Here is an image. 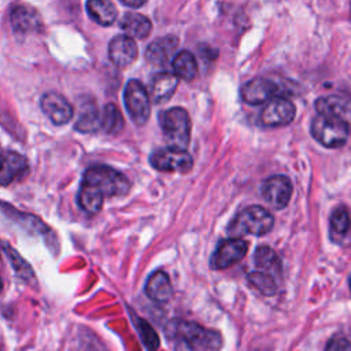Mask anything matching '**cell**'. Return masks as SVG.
Masks as SVG:
<instances>
[{
    "mask_svg": "<svg viewBox=\"0 0 351 351\" xmlns=\"http://www.w3.org/2000/svg\"><path fill=\"white\" fill-rule=\"evenodd\" d=\"M165 333L173 340H188L197 351H219L221 336L218 332L206 329L196 322L173 319L165 326Z\"/></svg>",
    "mask_w": 351,
    "mask_h": 351,
    "instance_id": "1",
    "label": "cell"
},
{
    "mask_svg": "<svg viewBox=\"0 0 351 351\" xmlns=\"http://www.w3.org/2000/svg\"><path fill=\"white\" fill-rule=\"evenodd\" d=\"M82 185H88L104 197L123 196L130 191V182L125 174L106 165H95L89 167L81 181Z\"/></svg>",
    "mask_w": 351,
    "mask_h": 351,
    "instance_id": "2",
    "label": "cell"
},
{
    "mask_svg": "<svg viewBox=\"0 0 351 351\" xmlns=\"http://www.w3.org/2000/svg\"><path fill=\"white\" fill-rule=\"evenodd\" d=\"M273 215L261 206H250L243 208L228 226V233L236 239L244 234L263 236L273 229Z\"/></svg>",
    "mask_w": 351,
    "mask_h": 351,
    "instance_id": "3",
    "label": "cell"
},
{
    "mask_svg": "<svg viewBox=\"0 0 351 351\" xmlns=\"http://www.w3.org/2000/svg\"><path fill=\"white\" fill-rule=\"evenodd\" d=\"M159 123L167 147L185 151L191 141V119L181 107H173L159 115Z\"/></svg>",
    "mask_w": 351,
    "mask_h": 351,
    "instance_id": "4",
    "label": "cell"
},
{
    "mask_svg": "<svg viewBox=\"0 0 351 351\" xmlns=\"http://www.w3.org/2000/svg\"><path fill=\"white\" fill-rule=\"evenodd\" d=\"M311 136L326 148H339L347 143L348 123L339 118L317 115L311 121Z\"/></svg>",
    "mask_w": 351,
    "mask_h": 351,
    "instance_id": "5",
    "label": "cell"
},
{
    "mask_svg": "<svg viewBox=\"0 0 351 351\" xmlns=\"http://www.w3.org/2000/svg\"><path fill=\"white\" fill-rule=\"evenodd\" d=\"M123 103L130 119L136 125H144L151 112V99L145 86L138 80L128 81L123 90Z\"/></svg>",
    "mask_w": 351,
    "mask_h": 351,
    "instance_id": "6",
    "label": "cell"
},
{
    "mask_svg": "<svg viewBox=\"0 0 351 351\" xmlns=\"http://www.w3.org/2000/svg\"><path fill=\"white\" fill-rule=\"evenodd\" d=\"M149 163L154 169L167 173H188L193 167V159L186 151L171 147L154 151L149 156Z\"/></svg>",
    "mask_w": 351,
    "mask_h": 351,
    "instance_id": "7",
    "label": "cell"
},
{
    "mask_svg": "<svg viewBox=\"0 0 351 351\" xmlns=\"http://www.w3.org/2000/svg\"><path fill=\"white\" fill-rule=\"evenodd\" d=\"M248 244L241 239H226L219 241L214 254L210 259V266L214 270H222L230 267L232 265L237 263L244 258L247 254Z\"/></svg>",
    "mask_w": 351,
    "mask_h": 351,
    "instance_id": "8",
    "label": "cell"
},
{
    "mask_svg": "<svg viewBox=\"0 0 351 351\" xmlns=\"http://www.w3.org/2000/svg\"><path fill=\"white\" fill-rule=\"evenodd\" d=\"M296 114L295 104L282 97L271 99L261 112V122L267 128H278L288 125L293 121Z\"/></svg>",
    "mask_w": 351,
    "mask_h": 351,
    "instance_id": "9",
    "label": "cell"
},
{
    "mask_svg": "<svg viewBox=\"0 0 351 351\" xmlns=\"http://www.w3.org/2000/svg\"><path fill=\"white\" fill-rule=\"evenodd\" d=\"M291 195L292 184L285 176H273L262 184V196L271 208H285L291 200Z\"/></svg>",
    "mask_w": 351,
    "mask_h": 351,
    "instance_id": "10",
    "label": "cell"
},
{
    "mask_svg": "<svg viewBox=\"0 0 351 351\" xmlns=\"http://www.w3.org/2000/svg\"><path fill=\"white\" fill-rule=\"evenodd\" d=\"M41 110L52 121V123L60 126L71 121L74 115L73 106L69 100L58 92H47L41 97Z\"/></svg>",
    "mask_w": 351,
    "mask_h": 351,
    "instance_id": "11",
    "label": "cell"
},
{
    "mask_svg": "<svg viewBox=\"0 0 351 351\" xmlns=\"http://www.w3.org/2000/svg\"><path fill=\"white\" fill-rule=\"evenodd\" d=\"M137 55H138V49L133 38L125 34H119L110 41L108 56H110V60L117 67L130 66L136 60Z\"/></svg>",
    "mask_w": 351,
    "mask_h": 351,
    "instance_id": "12",
    "label": "cell"
},
{
    "mask_svg": "<svg viewBox=\"0 0 351 351\" xmlns=\"http://www.w3.org/2000/svg\"><path fill=\"white\" fill-rule=\"evenodd\" d=\"M277 93V85L267 78H254L243 85L241 97L251 106H259L270 101Z\"/></svg>",
    "mask_w": 351,
    "mask_h": 351,
    "instance_id": "13",
    "label": "cell"
},
{
    "mask_svg": "<svg viewBox=\"0 0 351 351\" xmlns=\"http://www.w3.org/2000/svg\"><path fill=\"white\" fill-rule=\"evenodd\" d=\"M27 171V160L25 156L5 151L0 152V185L5 186L18 178H22Z\"/></svg>",
    "mask_w": 351,
    "mask_h": 351,
    "instance_id": "14",
    "label": "cell"
},
{
    "mask_svg": "<svg viewBox=\"0 0 351 351\" xmlns=\"http://www.w3.org/2000/svg\"><path fill=\"white\" fill-rule=\"evenodd\" d=\"M318 115H328L339 118L346 123L351 122V99L339 95H329L319 97L315 101Z\"/></svg>",
    "mask_w": 351,
    "mask_h": 351,
    "instance_id": "15",
    "label": "cell"
},
{
    "mask_svg": "<svg viewBox=\"0 0 351 351\" xmlns=\"http://www.w3.org/2000/svg\"><path fill=\"white\" fill-rule=\"evenodd\" d=\"M11 26L18 34H30L41 29V18L34 8L18 4L11 10Z\"/></svg>",
    "mask_w": 351,
    "mask_h": 351,
    "instance_id": "16",
    "label": "cell"
},
{
    "mask_svg": "<svg viewBox=\"0 0 351 351\" xmlns=\"http://www.w3.org/2000/svg\"><path fill=\"white\" fill-rule=\"evenodd\" d=\"M178 47V38L176 36H165L154 40L147 51L145 58L151 64L165 66L173 60V55Z\"/></svg>",
    "mask_w": 351,
    "mask_h": 351,
    "instance_id": "17",
    "label": "cell"
},
{
    "mask_svg": "<svg viewBox=\"0 0 351 351\" xmlns=\"http://www.w3.org/2000/svg\"><path fill=\"white\" fill-rule=\"evenodd\" d=\"M177 85H178V78L176 77L174 73L163 71V73L155 74L154 78L151 80V85H149L151 99L155 103L167 101L176 92Z\"/></svg>",
    "mask_w": 351,
    "mask_h": 351,
    "instance_id": "18",
    "label": "cell"
},
{
    "mask_svg": "<svg viewBox=\"0 0 351 351\" xmlns=\"http://www.w3.org/2000/svg\"><path fill=\"white\" fill-rule=\"evenodd\" d=\"M119 27L130 38H145L151 33L152 25L145 15L129 11L121 18Z\"/></svg>",
    "mask_w": 351,
    "mask_h": 351,
    "instance_id": "19",
    "label": "cell"
},
{
    "mask_svg": "<svg viewBox=\"0 0 351 351\" xmlns=\"http://www.w3.org/2000/svg\"><path fill=\"white\" fill-rule=\"evenodd\" d=\"M145 293L149 299L165 303L173 295V288L169 276L165 271H155L152 273L145 284Z\"/></svg>",
    "mask_w": 351,
    "mask_h": 351,
    "instance_id": "20",
    "label": "cell"
},
{
    "mask_svg": "<svg viewBox=\"0 0 351 351\" xmlns=\"http://www.w3.org/2000/svg\"><path fill=\"white\" fill-rule=\"evenodd\" d=\"M88 15L101 26H110L118 16V10L114 3L107 0H90L86 3Z\"/></svg>",
    "mask_w": 351,
    "mask_h": 351,
    "instance_id": "21",
    "label": "cell"
},
{
    "mask_svg": "<svg viewBox=\"0 0 351 351\" xmlns=\"http://www.w3.org/2000/svg\"><path fill=\"white\" fill-rule=\"evenodd\" d=\"M171 66L177 78L191 81L197 75V63L195 56L189 51L178 52L173 58Z\"/></svg>",
    "mask_w": 351,
    "mask_h": 351,
    "instance_id": "22",
    "label": "cell"
},
{
    "mask_svg": "<svg viewBox=\"0 0 351 351\" xmlns=\"http://www.w3.org/2000/svg\"><path fill=\"white\" fill-rule=\"evenodd\" d=\"M123 128V118L121 111L114 103H108L104 106L100 112V129L108 134H115L121 132Z\"/></svg>",
    "mask_w": 351,
    "mask_h": 351,
    "instance_id": "23",
    "label": "cell"
},
{
    "mask_svg": "<svg viewBox=\"0 0 351 351\" xmlns=\"http://www.w3.org/2000/svg\"><path fill=\"white\" fill-rule=\"evenodd\" d=\"M351 228V218H350V213L346 207H339L336 208L332 215H330V221H329V230H330V236L333 240H341L344 239Z\"/></svg>",
    "mask_w": 351,
    "mask_h": 351,
    "instance_id": "24",
    "label": "cell"
},
{
    "mask_svg": "<svg viewBox=\"0 0 351 351\" xmlns=\"http://www.w3.org/2000/svg\"><path fill=\"white\" fill-rule=\"evenodd\" d=\"M77 200H78V206L85 213L96 214V213L100 211V208L103 206L104 196L100 192H97L96 189H93V188H90L88 185H82L81 184Z\"/></svg>",
    "mask_w": 351,
    "mask_h": 351,
    "instance_id": "25",
    "label": "cell"
},
{
    "mask_svg": "<svg viewBox=\"0 0 351 351\" xmlns=\"http://www.w3.org/2000/svg\"><path fill=\"white\" fill-rule=\"evenodd\" d=\"M254 261H255V265L258 267H261L262 271H265L267 274L273 276V273H280L278 256L276 255V252L271 248H269L266 245L258 247L255 250Z\"/></svg>",
    "mask_w": 351,
    "mask_h": 351,
    "instance_id": "26",
    "label": "cell"
},
{
    "mask_svg": "<svg viewBox=\"0 0 351 351\" xmlns=\"http://www.w3.org/2000/svg\"><path fill=\"white\" fill-rule=\"evenodd\" d=\"M75 129L81 133H90L100 129V112L95 104H88L81 110L75 122Z\"/></svg>",
    "mask_w": 351,
    "mask_h": 351,
    "instance_id": "27",
    "label": "cell"
},
{
    "mask_svg": "<svg viewBox=\"0 0 351 351\" xmlns=\"http://www.w3.org/2000/svg\"><path fill=\"white\" fill-rule=\"evenodd\" d=\"M248 281L254 285L261 293L266 296H271L277 292V284L271 274L265 271H252L248 274Z\"/></svg>",
    "mask_w": 351,
    "mask_h": 351,
    "instance_id": "28",
    "label": "cell"
},
{
    "mask_svg": "<svg viewBox=\"0 0 351 351\" xmlns=\"http://www.w3.org/2000/svg\"><path fill=\"white\" fill-rule=\"evenodd\" d=\"M3 247H4V250H5L7 256L10 258L11 263L14 265L16 273H18L25 281H32V280H34V273H33L32 267L16 254V251H15L14 248L5 245V244H3Z\"/></svg>",
    "mask_w": 351,
    "mask_h": 351,
    "instance_id": "29",
    "label": "cell"
},
{
    "mask_svg": "<svg viewBox=\"0 0 351 351\" xmlns=\"http://www.w3.org/2000/svg\"><path fill=\"white\" fill-rule=\"evenodd\" d=\"M140 329H141V333H143V339H144V341H145L151 348H156V347H158V344H159V340H158L156 333L152 330V328H151L147 322L141 321V324H140Z\"/></svg>",
    "mask_w": 351,
    "mask_h": 351,
    "instance_id": "30",
    "label": "cell"
},
{
    "mask_svg": "<svg viewBox=\"0 0 351 351\" xmlns=\"http://www.w3.org/2000/svg\"><path fill=\"white\" fill-rule=\"evenodd\" d=\"M325 351H351V341L344 337H335L326 344Z\"/></svg>",
    "mask_w": 351,
    "mask_h": 351,
    "instance_id": "31",
    "label": "cell"
},
{
    "mask_svg": "<svg viewBox=\"0 0 351 351\" xmlns=\"http://www.w3.org/2000/svg\"><path fill=\"white\" fill-rule=\"evenodd\" d=\"M174 351H197V348L188 340H176Z\"/></svg>",
    "mask_w": 351,
    "mask_h": 351,
    "instance_id": "32",
    "label": "cell"
},
{
    "mask_svg": "<svg viewBox=\"0 0 351 351\" xmlns=\"http://www.w3.org/2000/svg\"><path fill=\"white\" fill-rule=\"evenodd\" d=\"M122 4L126 5V7H132V8H138L141 5L145 4V1H128V0H122Z\"/></svg>",
    "mask_w": 351,
    "mask_h": 351,
    "instance_id": "33",
    "label": "cell"
},
{
    "mask_svg": "<svg viewBox=\"0 0 351 351\" xmlns=\"http://www.w3.org/2000/svg\"><path fill=\"white\" fill-rule=\"evenodd\" d=\"M1 289H3V284H1V280H0V292H1Z\"/></svg>",
    "mask_w": 351,
    "mask_h": 351,
    "instance_id": "34",
    "label": "cell"
},
{
    "mask_svg": "<svg viewBox=\"0 0 351 351\" xmlns=\"http://www.w3.org/2000/svg\"><path fill=\"white\" fill-rule=\"evenodd\" d=\"M350 291H351V278H350Z\"/></svg>",
    "mask_w": 351,
    "mask_h": 351,
    "instance_id": "35",
    "label": "cell"
}]
</instances>
